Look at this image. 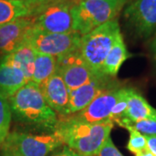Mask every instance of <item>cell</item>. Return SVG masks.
<instances>
[{"mask_svg": "<svg viewBox=\"0 0 156 156\" xmlns=\"http://www.w3.org/2000/svg\"><path fill=\"white\" fill-rule=\"evenodd\" d=\"M12 119L30 130L53 134L58 115L44 98L38 86L28 82L9 98Z\"/></svg>", "mask_w": 156, "mask_h": 156, "instance_id": "6da1fadb", "label": "cell"}, {"mask_svg": "<svg viewBox=\"0 0 156 156\" xmlns=\"http://www.w3.org/2000/svg\"><path fill=\"white\" fill-rule=\"evenodd\" d=\"M114 122H86L71 115L58 117L55 134L63 145L83 156H97L110 137Z\"/></svg>", "mask_w": 156, "mask_h": 156, "instance_id": "7a4b0ae2", "label": "cell"}, {"mask_svg": "<svg viewBox=\"0 0 156 156\" xmlns=\"http://www.w3.org/2000/svg\"><path fill=\"white\" fill-rule=\"evenodd\" d=\"M121 35V27L115 18L82 37L79 50L92 71L101 73L105 58Z\"/></svg>", "mask_w": 156, "mask_h": 156, "instance_id": "3957f363", "label": "cell"}, {"mask_svg": "<svg viewBox=\"0 0 156 156\" xmlns=\"http://www.w3.org/2000/svg\"><path fill=\"white\" fill-rule=\"evenodd\" d=\"M122 6L101 0H75L72 9L74 31L82 36L115 19Z\"/></svg>", "mask_w": 156, "mask_h": 156, "instance_id": "277c9868", "label": "cell"}, {"mask_svg": "<svg viewBox=\"0 0 156 156\" xmlns=\"http://www.w3.org/2000/svg\"><path fill=\"white\" fill-rule=\"evenodd\" d=\"M63 146L62 140L53 134H34L23 131L10 132L2 151L19 156H48Z\"/></svg>", "mask_w": 156, "mask_h": 156, "instance_id": "5b68a950", "label": "cell"}, {"mask_svg": "<svg viewBox=\"0 0 156 156\" xmlns=\"http://www.w3.org/2000/svg\"><path fill=\"white\" fill-rule=\"evenodd\" d=\"M75 1H63L34 10L33 29L45 33L65 34L74 31L72 9Z\"/></svg>", "mask_w": 156, "mask_h": 156, "instance_id": "8992f818", "label": "cell"}, {"mask_svg": "<svg viewBox=\"0 0 156 156\" xmlns=\"http://www.w3.org/2000/svg\"><path fill=\"white\" fill-rule=\"evenodd\" d=\"M82 37L76 31L65 34L45 33L32 28L26 41L37 52L57 58L79 49Z\"/></svg>", "mask_w": 156, "mask_h": 156, "instance_id": "52a82bcc", "label": "cell"}, {"mask_svg": "<svg viewBox=\"0 0 156 156\" xmlns=\"http://www.w3.org/2000/svg\"><path fill=\"white\" fill-rule=\"evenodd\" d=\"M123 15L136 37L147 38L156 31V0H133Z\"/></svg>", "mask_w": 156, "mask_h": 156, "instance_id": "ba28073f", "label": "cell"}, {"mask_svg": "<svg viewBox=\"0 0 156 156\" xmlns=\"http://www.w3.org/2000/svg\"><path fill=\"white\" fill-rule=\"evenodd\" d=\"M56 71L63 79L69 93L89 83L96 75L84 62L79 49L57 57Z\"/></svg>", "mask_w": 156, "mask_h": 156, "instance_id": "9c48e42d", "label": "cell"}, {"mask_svg": "<svg viewBox=\"0 0 156 156\" xmlns=\"http://www.w3.org/2000/svg\"><path fill=\"white\" fill-rule=\"evenodd\" d=\"M122 88V84L119 83L111 88L106 89L83 110L70 115L86 122L95 123L110 121L109 117L112 109L120 96Z\"/></svg>", "mask_w": 156, "mask_h": 156, "instance_id": "30bf717a", "label": "cell"}, {"mask_svg": "<svg viewBox=\"0 0 156 156\" xmlns=\"http://www.w3.org/2000/svg\"><path fill=\"white\" fill-rule=\"evenodd\" d=\"M118 83L119 82L115 77L108 76L102 73L96 74L89 83L69 93L70 115L83 110L103 91Z\"/></svg>", "mask_w": 156, "mask_h": 156, "instance_id": "8fae6325", "label": "cell"}, {"mask_svg": "<svg viewBox=\"0 0 156 156\" xmlns=\"http://www.w3.org/2000/svg\"><path fill=\"white\" fill-rule=\"evenodd\" d=\"M34 25L33 17H22L0 26V56H6L26 41Z\"/></svg>", "mask_w": 156, "mask_h": 156, "instance_id": "7c38bea8", "label": "cell"}, {"mask_svg": "<svg viewBox=\"0 0 156 156\" xmlns=\"http://www.w3.org/2000/svg\"><path fill=\"white\" fill-rule=\"evenodd\" d=\"M48 105L58 117H65L69 113V91L59 73H54L39 87Z\"/></svg>", "mask_w": 156, "mask_h": 156, "instance_id": "4fadbf2b", "label": "cell"}, {"mask_svg": "<svg viewBox=\"0 0 156 156\" xmlns=\"http://www.w3.org/2000/svg\"><path fill=\"white\" fill-rule=\"evenodd\" d=\"M28 83L19 68L2 57L0 60V95L6 98L12 95Z\"/></svg>", "mask_w": 156, "mask_h": 156, "instance_id": "5bb4252c", "label": "cell"}, {"mask_svg": "<svg viewBox=\"0 0 156 156\" xmlns=\"http://www.w3.org/2000/svg\"><path fill=\"white\" fill-rule=\"evenodd\" d=\"M140 120L156 121V109L151 106L138 91L132 88H128V107L124 118L121 121L134 122Z\"/></svg>", "mask_w": 156, "mask_h": 156, "instance_id": "9a60e30c", "label": "cell"}, {"mask_svg": "<svg viewBox=\"0 0 156 156\" xmlns=\"http://www.w3.org/2000/svg\"><path fill=\"white\" fill-rule=\"evenodd\" d=\"M36 55L37 51L27 41H25L11 53L3 57H5L7 60L19 68L24 74L26 80L30 82L33 76Z\"/></svg>", "mask_w": 156, "mask_h": 156, "instance_id": "2e32d148", "label": "cell"}, {"mask_svg": "<svg viewBox=\"0 0 156 156\" xmlns=\"http://www.w3.org/2000/svg\"><path fill=\"white\" fill-rule=\"evenodd\" d=\"M131 56L127 50L122 35H121L104 60L101 73L111 77H115L123 62Z\"/></svg>", "mask_w": 156, "mask_h": 156, "instance_id": "e0dca14e", "label": "cell"}, {"mask_svg": "<svg viewBox=\"0 0 156 156\" xmlns=\"http://www.w3.org/2000/svg\"><path fill=\"white\" fill-rule=\"evenodd\" d=\"M33 13L25 0H0V26L18 18L33 17Z\"/></svg>", "mask_w": 156, "mask_h": 156, "instance_id": "ac0fdd59", "label": "cell"}, {"mask_svg": "<svg viewBox=\"0 0 156 156\" xmlns=\"http://www.w3.org/2000/svg\"><path fill=\"white\" fill-rule=\"evenodd\" d=\"M56 57L37 52L31 81L37 86H42L56 72Z\"/></svg>", "mask_w": 156, "mask_h": 156, "instance_id": "d6986e66", "label": "cell"}, {"mask_svg": "<svg viewBox=\"0 0 156 156\" xmlns=\"http://www.w3.org/2000/svg\"><path fill=\"white\" fill-rule=\"evenodd\" d=\"M11 120L12 114L9 99L0 95V146L4 144L10 134Z\"/></svg>", "mask_w": 156, "mask_h": 156, "instance_id": "ffe728a7", "label": "cell"}, {"mask_svg": "<svg viewBox=\"0 0 156 156\" xmlns=\"http://www.w3.org/2000/svg\"><path fill=\"white\" fill-rule=\"evenodd\" d=\"M129 132V139L127 144V149L134 154L147 148V142L145 135L140 134L131 126L124 127Z\"/></svg>", "mask_w": 156, "mask_h": 156, "instance_id": "44dd1931", "label": "cell"}, {"mask_svg": "<svg viewBox=\"0 0 156 156\" xmlns=\"http://www.w3.org/2000/svg\"><path fill=\"white\" fill-rule=\"evenodd\" d=\"M117 124L123 128L126 126H131L145 136H155L156 135L155 120H140L134 122L120 121Z\"/></svg>", "mask_w": 156, "mask_h": 156, "instance_id": "7402d4cb", "label": "cell"}, {"mask_svg": "<svg viewBox=\"0 0 156 156\" xmlns=\"http://www.w3.org/2000/svg\"><path fill=\"white\" fill-rule=\"evenodd\" d=\"M127 107H128V88L122 87L120 96L117 100L115 105L112 109L109 120L115 124V122L117 123L119 121L123 119Z\"/></svg>", "mask_w": 156, "mask_h": 156, "instance_id": "603a6c76", "label": "cell"}, {"mask_svg": "<svg viewBox=\"0 0 156 156\" xmlns=\"http://www.w3.org/2000/svg\"><path fill=\"white\" fill-rule=\"evenodd\" d=\"M97 156H124L118 150L115 145L114 144V142L112 141L111 137H109L107 140L106 142L104 143L103 147H101V149L99 152Z\"/></svg>", "mask_w": 156, "mask_h": 156, "instance_id": "cb8c5ba5", "label": "cell"}, {"mask_svg": "<svg viewBox=\"0 0 156 156\" xmlns=\"http://www.w3.org/2000/svg\"><path fill=\"white\" fill-rule=\"evenodd\" d=\"M30 7L35 9L41 7V6L46 5H50L52 3H57V2H63V1H75V0H25ZM34 14V13H33Z\"/></svg>", "mask_w": 156, "mask_h": 156, "instance_id": "d4e9b609", "label": "cell"}, {"mask_svg": "<svg viewBox=\"0 0 156 156\" xmlns=\"http://www.w3.org/2000/svg\"><path fill=\"white\" fill-rule=\"evenodd\" d=\"M51 156H83L80 154H78L76 152H75L72 149H70L69 147H68L67 146H64L61 150L56 151V153H54Z\"/></svg>", "mask_w": 156, "mask_h": 156, "instance_id": "484cf974", "label": "cell"}, {"mask_svg": "<svg viewBox=\"0 0 156 156\" xmlns=\"http://www.w3.org/2000/svg\"><path fill=\"white\" fill-rule=\"evenodd\" d=\"M147 147L150 149L156 156V135L155 136H146Z\"/></svg>", "mask_w": 156, "mask_h": 156, "instance_id": "4316f807", "label": "cell"}, {"mask_svg": "<svg viewBox=\"0 0 156 156\" xmlns=\"http://www.w3.org/2000/svg\"><path fill=\"white\" fill-rule=\"evenodd\" d=\"M150 49H151V52L153 54V56L154 58V60L156 61V32L154 36V37L152 39L150 44Z\"/></svg>", "mask_w": 156, "mask_h": 156, "instance_id": "83f0119b", "label": "cell"}, {"mask_svg": "<svg viewBox=\"0 0 156 156\" xmlns=\"http://www.w3.org/2000/svg\"><path fill=\"white\" fill-rule=\"evenodd\" d=\"M135 156H155L154 155V154L152 152V151L147 147V149H145V150L141 151V152H140V153H138V154H135Z\"/></svg>", "mask_w": 156, "mask_h": 156, "instance_id": "f1b7e54d", "label": "cell"}, {"mask_svg": "<svg viewBox=\"0 0 156 156\" xmlns=\"http://www.w3.org/2000/svg\"><path fill=\"white\" fill-rule=\"evenodd\" d=\"M101 1H105V2L116 4V5H119L122 6V7H124V5L128 3V0H101Z\"/></svg>", "mask_w": 156, "mask_h": 156, "instance_id": "f546056e", "label": "cell"}, {"mask_svg": "<svg viewBox=\"0 0 156 156\" xmlns=\"http://www.w3.org/2000/svg\"><path fill=\"white\" fill-rule=\"evenodd\" d=\"M2 156H19L17 154H11L9 152H5V151H2Z\"/></svg>", "mask_w": 156, "mask_h": 156, "instance_id": "4dcf8cb0", "label": "cell"}, {"mask_svg": "<svg viewBox=\"0 0 156 156\" xmlns=\"http://www.w3.org/2000/svg\"><path fill=\"white\" fill-rule=\"evenodd\" d=\"M131 1H133V0H128V2H131Z\"/></svg>", "mask_w": 156, "mask_h": 156, "instance_id": "1f68e13d", "label": "cell"}, {"mask_svg": "<svg viewBox=\"0 0 156 156\" xmlns=\"http://www.w3.org/2000/svg\"><path fill=\"white\" fill-rule=\"evenodd\" d=\"M1 58H2V57H1V56H0V60H1Z\"/></svg>", "mask_w": 156, "mask_h": 156, "instance_id": "d6a6232c", "label": "cell"}]
</instances>
